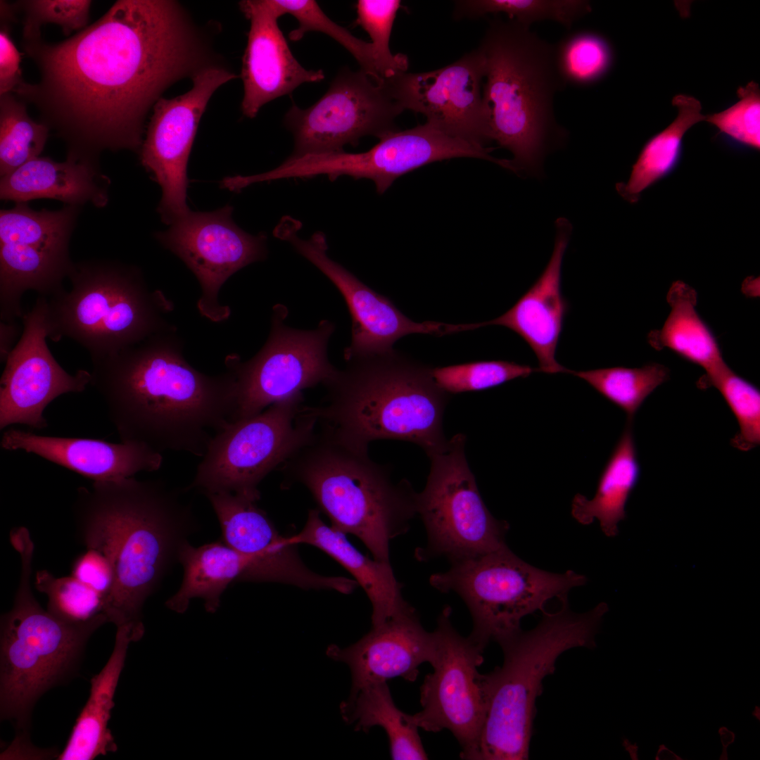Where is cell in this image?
I'll return each mask as SVG.
<instances>
[{
	"label": "cell",
	"mask_w": 760,
	"mask_h": 760,
	"mask_svg": "<svg viewBox=\"0 0 760 760\" xmlns=\"http://www.w3.org/2000/svg\"><path fill=\"white\" fill-rule=\"evenodd\" d=\"M586 581L572 570L556 574L535 567L507 546L453 562L448 571L429 578L433 588L462 599L473 621L469 635L484 647L517 634L524 616L543 612L552 598L566 599L571 589Z\"/></svg>",
	"instance_id": "30bf717a"
},
{
	"label": "cell",
	"mask_w": 760,
	"mask_h": 760,
	"mask_svg": "<svg viewBox=\"0 0 760 760\" xmlns=\"http://www.w3.org/2000/svg\"><path fill=\"white\" fill-rule=\"evenodd\" d=\"M298 226L293 219L284 218L274 233L319 269L343 296L352 318L351 342L344 350L345 360L391 350L398 340L409 334H441V322H416L409 319L389 298L370 289L331 259L322 232H315L304 239L297 234Z\"/></svg>",
	"instance_id": "603a6c76"
},
{
	"label": "cell",
	"mask_w": 760,
	"mask_h": 760,
	"mask_svg": "<svg viewBox=\"0 0 760 760\" xmlns=\"http://www.w3.org/2000/svg\"><path fill=\"white\" fill-rule=\"evenodd\" d=\"M282 304L273 307L268 338L258 353L243 361L236 354L225 358L236 379V405L232 422L255 416L272 404L303 390L324 384L336 368L328 357L335 325L329 320L303 330L286 324Z\"/></svg>",
	"instance_id": "4fadbf2b"
},
{
	"label": "cell",
	"mask_w": 760,
	"mask_h": 760,
	"mask_svg": "<svg viewBox=\"0 0 760 760\" xmlns=\"http://www.w3.org/2000/svg\"><path fill=\"white\" fill-rule=\"evenodd\" d=\"M560 608L544 610L538 625L498 644L503 663L482 674L486 714L479 738L477 760H524L536 716V701L543 692L544 678L552 674L558 657L571 648L596 647L595 635L607 603L584 613L569 608L567 599Z\"/></svg>",
	"instance_id": "52a82bcc"
},
{
	"label": "cell",
	"mask_w": 760,
	"mask_h": 760,
	"mask_svg": "<svg viewBox=\"0 0 760 760\" xmlns=\"http://www.w3.org/2000/svg\"><path fill=\"white\" fill-rule=\"evenodd\" d=\"M400 5L398 0H359L356 4L355 23L369 35L384 80L406 72L408 68L407 56L403 53L394 55L389 47L392 28Z\"/></svg>",
	"instance_id": "ee69618b"
},
{
	"label": "cell",
	"mask_w": 760,
	"mask_h": 760,
	"mask_svg": "<svg viewBox=\"0 0 760 760\" xmlns=\"http://www.w3.org/2000/svg\"><path fill=\"white\" fill-rule=\"evenodd\" d=\"M403 108L360 69L340 70L327 92L312 106L293 104L284 124L294 140L291 157L344 151L365 136L379 139L398 130L396 118Z\"/></svg>",
	"instance_id": "2e32d148"
},
{
	"label": "cell",
	"mask_w": 760,
	"mask_h": 760,
	"mask_svg": "<svg viewBox=\"0 0 760 760\" xmlns=\"http://www.w3.org/2000/svg\"><path fill=\"white\" fill-rule=\"evenodd\" d=\"M109 184L94 157L69 151L64 162L39 156L1 177L0 198L15 203L52 198L70 205L90 203L100 208L108 203Z\"/></svg>",
	"instance_id": "83f0119b"
},
{
	"label": "cell",
	"mask_w": 760,
	"mask_h": 760,
	"mask_svg": "<svg viewBox=\"0 0 760 760\" xmlns=\"http://www.w3.org/2000/svg\"><path fill=\"white\" fill-rule=\"evenodd\" d=\"M46 306L47 298L39 296L23 315V334L6 358L1 378L0 429L17 424L46 428V407L57 397L82 392L91 384V372L80 369L70 374L50 352Z\"/></svg>",
	"instance_id": "44dd1931"
},
{
	"label": "cell",
	"mask_w": 760,
	"mask_h": 760,
	"mask_svg": "<svg viewBox=\"0 0 760 760\" xmlns=\"http://www.w3.org/2000/svg\"><path fill=\"white\" fill-rule=\"evenodd\" d=\"M452 609L446 606L433 631L436 639L433 672L420 687L422 709L412 715L419 728L437 733L450 730L458 741L463 759L477 760L479 738L486 714L482 674L486 648L470 635L464 637L451 622Z\"/></svg>",
	"instance_id": "9a60e30c"
},
{
	"label": "cell",
	"mask_w": 760,
	"mask_h": 760,
	"mask_svg": "<svg viewBox=\"0 0 760 760\" xmlns=\"http://www.w3.org/2000/svg\"><path fill=\"white\" fill-rule=\"evenodd\" d=\"M20 557V576L12 609L1 617L0 715L20 728L47 690L74 674L88 640L108 622L100 615L70 622L44 609L31 588L34 543L24 526L10 533Z\"/></svg>",
	"instance_id": "ba28073f"
},
{
	"label": "cell",
	"mask_w": 760,
	"mask_h": 760,
	"mask_svg": "<svg viewBox=\"0 0 760 760\" xmlns=\"http://www.w3.org/2000/svg\"><path fill=\"white\" fill-rule=\"evenodd\" d=\"M72 288L47 300L48 338L67 337L101 358L175 326L167 319L173 303L151 291L140 271L110 260L74 264Z\"/></svg>",
	"instance_id": "9c48e42d"
},
{
	"label": "cell",
	"mask_w": 760,
	"mask_h": 760,
	"mask_svg": "<svg viewBox=\"0 0 760 760\" xmlns=\"http://www.w3.org/2000/svg\"><path fill=\"white\" fill-rule=\"evenodd\" d=\"M178 563L183 569L182 583L166 601V607L183 614L191 600L201 598L205 609L214 613L228 586L234 582H243L251 559L220 539L199 547L186 542L180 548Z\"/></svg>",
	"instance_id": "4dcf8cb0"
},
{
	"label": "cell",
	"mask_w": 760,
	"mask_h": 760,
	"mask_svg": "<svg viewBox=\"0 0 760 760\" xmlns=\"http://www.w3.org/2000/svg\"><path fill=\"white\" fill-rule=\"evenodd\" d=\"M672 104L678 110L676 119L646 142L632 166L628 182L616 184L619 195L631 203L639 200L642 191L676 168L685 133L695 124L705 120L706 115L701 113V103L693 96L676 95Z\"/></svg>",
	"instance_id": "836d02e7"
},
{
	"label": "cell",
	"mask_w": 760,
	"mask_h": 760,
	"mask_svg": "<svg viewBox=\"0 0 760 760\" xmlns=\"http://www.w3.org/2000/svg\"><path fill=\"white\" fill-rule=\"evenodd\" d=\"M739 101L726 110L708 115L705 121L716 127L730 144L759 150L760 89L754 81L737 91Z\"/></svg>",
	"instance_id": "f6af8a7d"
},
{
	"label": "cell",
	"mask_w": 760,
	"mask_h": 760,
	"mask_svg": "<svg viewBox=\"0 0 760 760\" xmlns=\"http://www.w3.org/2000/svg\"><path fill=\"white\" fill-rule=\"evenodd\" d=\"M73 508L82 543L101 554L112 571L103 614L116 629L143 637L146 600L199 529L191 506L160 481L129 477L79 488Z\"/></svg>",
	"instance_id": "3957f363"
},
{
	"label": "cell",
	"mask_w": 760,
	"mask_h": 760,
	"mask_svg": "<svg viewBox=\"0 0 760 760\" xmlns=\"http://www.w3.org/2000/svg\"><path fill=\"white\" fill-rule=\"evenodd\" d=\"M484 76V59L476 48L441 68L398 72L380 84L403 110L424 115L426 123L451 137L487 147Z\"/></svg>",
	"instance_id": "ffe728a7"
},
{
	"label": "cell",
	"mask_w": 760,
	"mask_h": 760,
	"mask_svg": "<svg viewBox=\"0 0 760 760\" xmlns=\"http://www.w3.org/2000/svg\"><path fill=\"white\" fill-rule=\"evenodd\" d=\"M138 640L130 631L116 629L113 652L101 671L91 678L89 698L58 760H92L117 750L108 725L129 645Z\"/></svg>",
	"instance_id": "f546056e"
},
{
	"label": "cell",
	"mask_w": 760,
	"mask_h": 760,
	"mask_svg": "<svg viewBox=\"0 0 760 760\" xmlns=\"http://www.w3.org/2000/svg\"><path fill=\"white\" fill-rule=\"evenodd\" d=\"M240 8L250 20L241 77L243 114L254 118L262 106L291 94L303 83L324 80L322 70H307L291 53L278 25L281 16L274 0H246Z\"/></svg>",
	"instance_id": "cb8c5ba5"
},
{
	"label": "cell",
	"mask_w": 760,
	"mask_h": 760,
	"mask_svg": "<svg viewBox=\"0 0 760 760\" xmlns=\"http://www.w3.org/2000/svg\"><path fill=\"white\" fill-rule=\"evenodd\" d=\"M346 535L327 525L319 509H310L303 529L289 537L294 545L319 549L346 569L367 594L372 607V626H377L412 606L402 595L390 562L371 559L357 550Z\"/></svg>",
	"instance_id": "f1b7e54d"
},
{
	"label": "cell",
	"mask_w": 760,
	"mask_h": 760,
	"mask_svg": "<svg viewBox=\"0 0 760 760\" xmlns=\"http://www.w3.org/2000/svg\"><path fill=\"white\" fill-rule=\"evenodd\" d=\"M555 226L553 252L539 278L506 312L479 323V328L502 326L517 334L535 353L539 372L548 374L567 371L557 362L555 354L569 308L562 291L561 272L571 224L566 218L560 217L556 220Z\"/></svg>",
	"instance_id": "484cf974"
},
{
	"label": "cell",
	"mask_w": 760,
	"mask_h": 760,
	"mask_svg": "<svg viewBox=\"0 0 760 760\" xmlns=\"http://www.w3.org/2000/svg\"><path fill=\"white\" fill-rule=\"evenodd\" d=\"M537 371L514 362L489 360L432 367L431 374L437 385L450 395L489 389Z\"/></svg>",
	"instance_id": "b9f144b4"
},
{
	"label": "cell",
	"mask_w": 760,
	"mask_h": 760,
	"mask_svg": "<svg viewBox=\"0 0 760 760\" xmlns=\"http://www.w3.org/2000/svg\"><path fill=\"white\" fill-rule=\"evenodd\" d=\"M281 15L290 14L298 27L289 33V39L299 41L308 32H323L346 48L356 59L360 69L380 84L384 75L371 42L353 36L348 30L332 21L312 0H274Z\"/></svg>",
	"instance_id": "ab89813d"
},
{
	"label": "cell",
	"mask_w": 760,
	"mask_h": 760,
	"mask_svg": "<svg viewBox=\"0 0 760 760\" xmlns=\"http://www.w3.org/2000/svg\"><path fill=\"white\" fill-rule=\"evenodd\" d=\"M345 361L323 384L322 403L308 406L319 425L362 450L379 439L414 443L427 456L446 445L443 417L450 395L437 385L432 367L394 348Z\"/></svg>",
	"instance_id": "277c9868"
},
{
	"label": "cell",
	"mask_w": 760,
	"mask_h": 760,
	"mask_svg": "<svg viewBox=\"0 0 760 760\" xmlns=\"http://www.w3.org/2000/svg\"><path fill=\"white\" fill-rule=\"evenodd\" d=\"M592 11L586 0H462L455 2V19H477L505 13L507 19L529 27L533 23L555 21L569 29Z\"/></svg>",
	"instance_id": "8d00e7d4"
},
{
	"label": "cell",
	"mask_w": 760,
	"mask_h": 760,
	"mask_svg": "<svg viewBox=\"0 0 760 760\" xmlns=\"http://www.w3.org/2000/svg\"><path fill=\"white\" fill-rule=\"evenodd\" d=\"M318 426L281 465L282 485H303L331 526L360 539L374 559L390 562L391 540L408 531L417 514L416 492L406 480L394 483L388 468L372 461L367 450Z\"/></svg>",
	"instance_id": "8992f818"
},
{
	"label": "cell",
	"mask_w": 760,
	"mask_h": 760,
	"mask_svg": "<svg viewBox=\"0 0 760 760\" xmlns=\"http://www.w3.org/2000/svg\"><path fill=\"white\" fill-rule=\"evenodd\" d=\"M49 127L28 115L25 104L11 93L0 99V175L13 172L40 155Z\"/></svg>",
	"instance_id": "74e56055"
},
{
	"label": "cell",
	"mask_w": 760,
	"mask_h": 760,
	"mask_svg": "<svg viewBox=\"0 0 760 760\" xmlns=\"http://www.w3.org/2000/svg\"><path fill=\"white\" fill-rule=\"evenodd\" d=\"M718 733L720 736V740L722 745V752L720 755V760H728V754L727 749L729 745L733 744L735 740V733L729 730L726 726H721L718 729Z\"/></svg>",
	"instance_id": "f907efd6"
},
{
	"label": "cell",
	"mask_w": 760,
	"mask_h": 760,
	"mask_svg": "<svg viewBox=\"0 0 760 760\" xmlns=\"http://www.w3.org/2000/svg\"><path fill=\"white\" fill-rule=\"evenodd\" d=\"M20 54L4 29L0 32V94L15 92L25 82L20 68Z\"/></svg>",
	"instance_id": "c3c4849f"
},
{
	"label": "cell",
	"mask_w": 760,
	"mask_h": 760,
	"mask_svg": "<svg viewBox=\"0 0 760 760\" xmlns=\"http://www.w3.org/2000/svg\"><path fill=\"white\" fill-rule=\"evenodd\" d=\"M671 310L660 330L648 335L657 350L667 348L683 359L702 367L704 376L725 367L718 341L696 310L697 293L681 281L673 282L667 294Z\"/></svg>",
	"instance_id": "d6a6232c"
},
{
	"label": "cell",
	"mask_w": 760,
	"mask_h": 760,
	"mask_svg": "<svg viewBox=\"0 0 760 760\" xmlns=\"http://www.w3.org/2000/svg\"><path fill=\"white\" fill-rule=\"evenodd\" d=\"M752 716L756 717L759 721L760 720V708L758 706L755 707L754 710L752 711Z\"/></svg>",
	"instance_id": "f5cc1de1"
},
{
	"label": "cell",
	"mask_w": 760,
	"mask_h": 760,
	"mask_svg": "<svg viewBox=\"0 0 760 760\" xmlns=\"http://www.w3.org/2000/svg\"><path fill=\"white\" fill-rule=\"evenodd\" d=\"M655 760H683L679 755L671 750L664 744L659 745L655 757Z\"/></svg>",
	"instance_id": "816d5d0a"
},
{
	"label": "cell",
	"mask_w": 760,
	"mask_h": 760,
	"mask_svg": "<svg viewBox=\"0 0 760 760\" xmlns=\"http://www.w3.org/2000/svg\"><path fill=\"white\" fill-rule=\"evenodd\" d=\"M77 213L78 206L37 211L26 203L1 210V322L23 317L21 298L27 290L46 298L63 289L74 265L68 246Z\"/></svg>",
	"instance_id": "5bb4252c"
},
{
	"label": "cell",
	"mask_w": 760,
	"mask_h": 760,
	"mask_svg": "<svg viewBox=\"0 0 760 760\" xmlns=\"http://www.w3.org/2000/svg\"><path fill=\"white\" fill-rule=\"evenodd\" d=\"M222 529V540L251 559L243 582H272L303 589L351 593L354 579L319 574L303 562L289 537L279 534L256 502L231 493L205 495Z\"/></svg>",
	"instance_id": "7402d4cb"
},
{
	"label": "cell",
	"mask_w": 760,
	"mask_h": 760,
	"mask_svg": "<svg viewBox=\"0 0 760 760\" xmlns=\"http://www.w3.org/2000/svg\"><path fill=\"white\" fill-rule=\"evenodd\" d=\"M436 649L434 631L427 632L423 628L415 609L411 607L372 627L349 647L329 645L327 654L349 666L351 694H354L367 685L394 678L414 681L419 666L432 662Z\"/></svg>",
	"instance_id": "d4e9b609"
},
{
	"label": "cell",
	"mask_w": 760,
	"mask_h": 760,
	"mask_svg": "<svg viewBox=\"0 0 760 760\" xmlns=\"http://www.w3.org/2000/svg\"><path fill=\"white\" fill-rule=\"evenodd\" d=\"M478 49L485 63L488 139L512 153L516 172L539 176L546 155L567 134L554 112L555 96L566 87L555 45L515 20L495 16Z\"/></svg>",
	"instance_id": "5b68a950"
},
{
	"label": "cell",
	"mask_w": 760,
	"mask_h": 760,
	"mask_svg": "<svg viewBox=\"0 0 760 760\" xmlns=\"http://www.w3.org/2000/svg\"><path fill=\"white\" fill-rule=\"evenodd\" d=\"M18 334V329L15 322H1V360L6 361L13 348L11 346Z\"/></svg>",
	"instance_id": "681fc988"
},
{
	"label": "cell",
	"mask_w": 760,
	"mask_h": 760,
	"mask_svg": "<svg viewBox=\"0 0 760 760\" xmlns=\"http://www.w3.org/2000/svg\"><path fill=\"white\" fill-rule=\"evenodd\" d=\"M35 586L48 597V610L70 622H85L103 614V597L74 576L56 578L46 570L37 571Z\"/></svg>",
	"instance_id": "7bdbcfd3"
},
{
	"label": "cell",
	"mask_w": 760,
	"mask_h": 760,
	"mask_svg": "<svg viewBox=\"0 0 760 760\" xmlns=\"http://www.w3.org/2000/svg\"><path fill=\"white\" fill-rule=\"evenodd\" d=\"M1 446L37 455L94 481L133 477L156 471L163 463L161 452L143 443L40 436L13 429L3 433Z\"/></svg>",
	"instance_id": "4316f807"
},
{
	"label": "cell",
	"mask_w": 760,
	"mask_h": 760,
	"mask_svg": "<svg viewBox=\"0 0 760 760\" xmlns=\"http://www.w3.org/2000/svg\"><path fill=\"white\" fill-rule=\"evenodd\" d=\"M72 576L97 591L102 596L104 604L112 585L113 574L108 562L101 554L87 549L75 560Z\"/></svg>",
	"instance_id": "7dc6e473"
},
{
	"label": "cell",
	"mask_w": 760,
	"mask_h": 760,
	"mask_svg": "<svg viewBox=\"0 0 760 760\" xmlns=\"http://www.w3.org/2000/svg\"><path fill=\"white\" fill-rule=\"evenodd\" d=\"M697 385L717 388L736 417L739 431L730 441L732 445L748 451L759 445L760 392L754 385L728 365L713 376L701 377Z\"/></svg>",
	"instance_id": "60d3db41"
},
{
	"label": "cell",
	"mask_w": 760,
	"mask_h": 760,
	"mask_svg": "<svg viewBox=\"0 0 760 760\" xmlns=\"http://www.w3.org/2000/svg\"><path fill=\"white\" fill-rule=\"evenodd\" d=\"M361 153L345 151L289 157L281 166L285 179L327 175L372 180L378 194H384L400 177L426 165L455 158L486 160L500 166L503 160L490 155L494 148L481 147L451 137L425 122L413 128L392 132Z\"/></svg>",
	"instance_id": "e0dca14e"
},
{
	"label": "cell",
	"mask_w": 760,
	"mask_h": 760,
	"mask_svg": "<svg viewBox=\"0 0 760 760\" xmlns=\"http://www.w3.org/2000/svg\"><path fill=\"white\" fill-rule=\"evenodd\" d=\"M183 349L174 327L92 360L91 384L122 442L202 457L213 436L232 422L233 371L205 374L186 361Z\"/></svg>",
	"instance_id": "7a4b0ae2"
},
{
	"label": "cell",
	"mask_w": 760,
	"mask_h": 760,
	"mask_svg": "<svg viewBox=\"0 0 760 760\" xmlns=\"http://www.w3.org/2000/svg\"><path fill=\"white\" fill-rule=\"evenodd\" d=\"M39 83L15 92L34 103L69 151L137 149L148 110L172 83L198 70L199 42L178 4L119 0L58 43L23 40Z\"/></svg>",
	"instance_id": "6da1fadb"
},
{
	"label": "cell",
	"mask_w": 760,
	"mask_h": 760,
	"mask_svg": "<svg viewBox=\"0 0 760 760\" xmlns=\"http://www.w3.org/2000/svg\"><path fill=\"white\" fill-rule=\"evenodd\" d=\"M627 419L624 430L599 479L594 497L576 494L571 503V515L582 525L597 519L604 535L618 534L619 523L626 518V505L640 476V464L632 428Z\"/></svg>",
	"instance_id": "1f68e13d"
},
{
	"label": "cell",
	"mask_w": 760,
	"mask_h": 760,
	"mask_svg": "<svg viewBox=\"0 0 760 760\" xmlns=\"http://www.w3.org/2000/svg\"><path fill=\"white\" fill-rule=\"evenodd\" d=\"M25 11L23 39L41 35L40 27L54 23L65 35L84 27L89 20L91 1L32 0L21 2Z\"/></svg>",
	"instance_id": "bcb514c9"
},
{
	"label": "cell",
	"mask_w": 760,
	"mask_h": 760,
	"mask_svg": "<svg viewBox=\"0 0 760 760\" xmlns=\"http://www.w3.org/2000/svg\"><path fill=\"white\" fill-rule=\"evenodd\" d=\"M571 374L587 382L603 397L623 410L633 420L646 398L669 378V370L658 363L641 367H614Z\"/></svg>",
	"instance_id": "d590c367"
},
{
	"label": "cell",
	"mask_w": 760,
	"mask_h": 760,
	"mask_svg": "<svg viewBox=\"0 0 760 760\" xmlns=\"http://www.w3.org/2000/svg\"><path fill=\"white\" fill-rule=\"evenodd\" d=\"M465 443V435L457 433L428 455L427 482L415 496L427 533L426 546L416 552L421 561L443 556L452 563L507 546L509 524L486 506L466 459Z\"/></svg>",
	"instance_id": "7c38bea8"
},
{
	"label": "cell",
	"mask_w": 760,
	"mask_h": 760,
	"mask_svg": "<svg viewBox=\"0 0 760 760\" xmlns=\"http://www.w3.org/2000/svg\"><path fill=\"white\" fill-rule=\"evenodd\" d=\"M303 393L278 401L260 413L232 422L210 441L185 490L205 495L231 493L254 502L258 486L314 436L317 419L304 405Z\"/></svg>",
	"instance_id": "8fae6325"
},
{
	"label": "cell",
	"mask_w": 760,
	"mask_h": 760,
	"mask_svg": "<svg viewBox=\"0 0 760 760\" xmlns=\"http://www.w3.org/2000/svg\"><path fill=\"white\" fill-rule=\"evenodd\" d=\"M558 70L565 84L578 87L593 85L610 70L614 51L602 34L580 30L568 34L555 45Z\"/></svg>",
	"instance_id": "f35d334b"
},
{
	"label": "cell",
	"mask_w": 760,
	"mask_h": 760,
	"mask_svg": "<svg viewBox=\"0 0 760 760\" xmlns=\"http://www.w3.org/2000/svg\"><path fill=\"white\" fill-rule=\"evenodd\" d=\"M236 77L220 67L201 68L193 75L189 91L173 99L160 98L153 106L141 162L161 187L158 210L168 225L190 210L186 167L201 115L215 91Z\"/></svg>",
	"instance_id": "d6986e66"
},
{
	"label": "cell",
	"mask_w": 760,
	"mask_h": 760,
	"mask_svg": "<svg viewBox=\"0 0 760 760\" xmlns=\"http://www.w3.org/2000/svg\"><path fill=\"white\" fill-rule=\"evenodd\" d=\"M341 713L348 723H355V729L367 732L380 726L386 732L392 759H427L418 727L412 715L400 710L393 701L386 682L375 683L351 694L342 703Z\"/></svg>",
	"instance_id": "e575fe53"
},
{
	"label": "cell",
	"mask_w": 760,
	"mask_h": 760,
	"mask_svg": "<svg viewBox=\"0 0 760 760\" xmlns=\"http://www.w3.org/2000/svg\"><path fill=\"white\" fill-rule=\"evenodd\" d=\"M233 208L186 214L156 234L157 240L179 257L200 283L197 302L201 315L214 322L228 319L229 307L220 305V289L233 274L267 253L266 236L252 235L232 220Z\"/></svg>",
	"instance_id": "ac0fdd59"
}]
</instances>
